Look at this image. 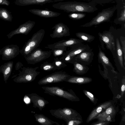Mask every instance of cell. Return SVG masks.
<instances>
[{"label": "cell", "instance_id": "1", "mask_svg": "<svg viewBox=\"0 0 125 125\" xmlns=\"http://www.w3.org/2000/svg\"><path fill=\"white\" fill-rule=\"evenodd\" d=\"M52 6L67 13L76 12L91 13L98 10L95 5L92 4L75 1L59 2L53 4Z\"/></svg>", "mask_w": 125, "mask_h": 125}, {"label": "cell", "instance_id": "2", "mask_svg": "<svg viewBox=\"0 0 125 125\" xmlns=\"http://www.w3.org/2000/svg\"><path fill=\"white\" fill-rule=\"evenodd\" d=\"M42 88L44 91V93L50 95L59 96L73 102L78 101V98L71 90L66 91L57 86H43Z\"/></svg>", "mask_w": 125, "mask_h": 125}, {"label": "cell", "instance_id": "3", "mask_svg": "<svg viewBox=\"0 0 125 125\" xmlns=\"http://www.w3.org/2000/svg\"><path fill=\"white\" fill-rule=\"evenodd\" d=\"M70 50L66 51L59 58L65 63L73 64L75 62V59L77 55L83 51L91 49L89 46L83 43L76 44Z\"/></svg>", "mask_w": 125, "mask_h": 125}, {"label": "cell", "instance_id": "4", "mask_svg": "<svg viewBox=\"0 0 125 125\" xmlns=\"http://www.w3.org/2000/svg\"><path fill=\"white\" fill-rule=\"evenodd\" d=\"M45 31L42 29L35 33L29 39L23 50V53L26 56L36 49L42 41L45 35Z\"/></svg>", "mask_w": 125, "mask_h": 125}, {"label": "cell", "instance_id": "5", "mask_svg": "<svg viewBox=\"0 0 125 125\" xmlns=\"http://www.w3.org/2000/svg\"><path fill=\"white\" fill-rule=\"evenodd\" d=\"M38 67L34 68H24L18 76L13 79V81L16 83H27L34 81L36 77L40 73L37 70Z\"/></svg>", "mask_w": 125, "mask_h": 125}, {"label": "cell", "instance_id": "6", "mask_svg": "<svg viewBox=\"0 0 125 125\" xmlns=\"http://www.w3.org/2000/svg\"><path fill=\"white\" fill-rule=\"evenodd\" d=\"M51 115L55 117L65 121L66 122L73 119H76L78 113L72 108L64 107L57 109H51L49 111Z\"/></svg>", "mask_w": 125, "mask_h": 125}, {"label": "cell", "instance_id": "7", "mask_svg": "<svg viewBox=\"0 0 125 125\" xmlns=\"http://www.w3.org/2000/svg\"><path fill=\"white\" fill-rule=\"evenodd\" d=\"M115 8H109L103 10L99 12L90 21L80 26L82 27H90L109 21L113 15Z\"/></svg>", "mask_w": 125, "mask_h": 125}, {"label": "cell", "instance_id": "8", "mask_svg": "<svg viewBox=\"0 0 125 125\" xmlns=\"http://www.w3.org/2000/svg\"><path fill=\"white\" fill-rule=\"evenodd\" d=\"M70 75L65 71L55 72L41 79L38 82L40 85L65 82Z\"/></svg>", "mask_w": 125, "mask_h": 125}, {"label": "cell", "instance_id": "9", "mask_svg": "<svg viewBox=\"0 0 125 125\" xmlns=\"http://www.w3.org/2000/svg\"><path fill=\"white\" fill-rule=\"evenodd\" d=\"M52 54L51 50L46 51L36 49L27 56L26 59L29 64H34L49 58Z\"/></svg>", "mask_w": 125, "mask_h": 125}, {"label": "cell", "instance_id": "10", "mask_svg": "<svg viewBox=\"0 0 125 125\" xmlns=\"http://www.w3.org/2000/svg\"><path fill=\"white\" fill-rule=\"evenodd\" d=\"M83 42V41L80 39L71 38L67 40H63L52 44L48 45L45 48L51 50L63 47L67 48L68 47L71 48L76 44Z\"/></svg>", "mask_w": 125, "mask_h": 125}, {"label": "cell", "instance_id": "11", "mask_svg": "<svg viewBox=\"0 0 125 125\" xmlns=\"http://www.w3.org/2000/svg\"><path fill=\"white\" fill-rule=\"evenodd\" d=\"M52 29L53 30L50 36L52 38H61L70 35L69 28L66 25L62 22L56 24Z\"/></svg>", "mask_w": 125, "mask_h": 125}, {"label": "cell", "instance_id": "12", "mask_svg": "<svg viewBox=\"0 0 125 125\" xmlns=\"http://www.w3.org/2000/svg\"><path fill=\"white\" fill-rule=\"evenodd\" d=\"M25 96L30 99L33 104V107L38 108L41 111L45 107L46 104L49 103L48 101L36 93L27 94Z\"/></svg>", "mask_w": 125, "mask_h": 125}, {"label": "cell", "instance_id": "13", "mask_svg": "<svg viewBox=\"0 0 125 125\" xmlns=\"http://www.w3.org/2000/svg\"><path fill=\"white\" fill-rule=\"evenodd\" d=\"M94 55L91 49L81 52L78 54L75 59V62L85 65L90 64L92 62Z\"/></svg>", "mask_w": 125, "mask_h": 125}, {"label": "cell", "instance_id": "14", "mask_svg": "<svg viewBox=\"0 0 125 125\" xmlns=\"http://www.w3.org/2000/svg\"><path fill=\"white\" fill-rule=\"evenodd\" d=\"M98 34L100 39L105 43L107 49L110 50H115L114 36L112 32H99Z\"/></svg>", "mask_w": 125, "mask_h": 125}, {"label": "cell", "instance_id": "15", "mask_svg": "<svg viewBox=\"0 0 125 125\" xmlns=\"http://www.w3.org/2000/svg\"><path fill=\"white\" fill-rule=\"evenodd\" d=\"M116 110L112 105L106 109L99 114L95 119H97L99 121H110L115 115Z\"/></svg>", "mask_w": 125, "mask_h": 125}, {"label": "cell", "instance_id": "16", "mask_svg": "<svg viewBox=\"0 0 125 125\" xmlns=\"http://www.w3.org/2000/svg\"><path fill=\"white\" fill-rule=\"evenodd\" d=\"M15 4L20 6L31 5H42L47 3L62 1L64 0H15Z\"/></svg>", "mask_w": 125, "mask_h": 125}, {"label": "cell", "instance_id": "17", "mask_svg": "<svg viewBox=\"0 0 125 125\" xmlns=\"http://www.w3.org/2000/svg\"><path fill=\"white\" fill-rule=\"evenodd\" d=\"M28 11L32 14L42 17L51 18L59 16L61 13L48 10L32 9Z\"/></svg>", "mask_w": 125, "mask_h": 125}, {"label": "cell", "instance_id": "18", "mask_svg": "<svg viewBox=\"0 0 125 125\" xmlns=\"http://www.w3.org/2000/svg\"><path fill=\"white\" fill-rule=\"evenodd\" d=\"M112 105L110 102H105L97 107L92 111L87 118L86 122L88 123L94 119L95 117L99 114L106 109Z\"/></svg>", "mask_w": 125, "mask_h": 125}, {"label": "cell", "instance_id": "19", "mask_svg": "<svg viewBox=\"0 0 125 125\" xmlns=\"http://www.w3.org/2000/svg\"><path fill=\"white\" fill-rule=\"evenodd\" d=\"M35 24L34 21H28L21 25L12 34L22 33L27 34L31 31Z\"/></svg>", "mask_w": 125, "mask_h": 125}, {"label": "cell", "instance_id": "20", "mask_svg": "<svg viewBox=\"0 0 125 125\" xmlns=\"http://www.w3.org/2000/svg\"><path fill=\"white\" fill-rule=\"evenodd\" d=\"M36 121L39 124L42 125H60L59 123L52 121L44 115L35 114L34 115Z\"/></svg>", "mask_w": 125, "mask_h": 125}, {"label": "cell", "instance_id": "21", "mask_svg": "<svg viewBox=\"0 0 125 125\" xmlns=\"http://www.w3.org/2000/svg\"><path fill=\"white\" fill-rule=\"evenodd\" d=\"M92 81V79L88 77L70 76L65 82L71 83L83 84L89 83Z\"/></svg>", "mask_w": 125, "mask_h": 125}, {"label": "cell", "instance_id": "22", "mask_svg": "<svg viewBox=\"0 0 125 125\" xmlns=\"http://www.w3.org/2000/svg\"><path fill=\"white\" fill-rule=\"evenodd\" d=\"M99 52L98 57V60L100 62L103 63L107 66L110 67L112 69V71L113 73H116L115 69L109 60L106 56L104 53L101 50L100 47L99 46Z\"/></svg>", "mask_w": 125, "mask_h": 125}, {"label": "cell", "instance_id": "23", "mask_svg": "<svg viewBox=\"0 0 125 125\" xmlns=\"http://www.w3.org/2000/svg\"><path fill=\"white\" fill-rule=\"evenodd\" d=\"M74 68L73 71L78 74L81 75L86 73L88 71L89 68L86 65L75 62L73 64Z\"/></svg>", "mask_w": 125, "mask_h": 125}, {"label": "cell", "instance_id": "24", "mask_svg": "<svg viewBox=\"0 0 125 125\" xmlns=\"http://www.w3.org/2000/svg\"><path fill=\"white\" fill-rule=\"evenodd\" d=\"M116 44L117 54L118 61L121 67L125 70V67L123 63V53L120 43L118 38H116Z\"/></svg>", "mask_w": 125, "mask_h": 125}, {"label": "cell", "instance_id": "25", "mask_svg": "<svg viewBox=\"0 0 125 125\" xmlns=\"http://www.w3.org/2000/svg\"><path fill=\"white\" fill-rule=\"evenodd\" d=\"M75 35L77 37L84 42H90L95 39L94 36L84 32H77L76 33Z\"/></svg>", "mask_w": 125, "mask_h": 125}, {"label": "cell", "instance_id": "26", "mask_svg": "<svg viewBox=\"0 0 125 125\" xmlns=\"http://www.w3.org/2000/svg\"><path fill=\"white\" fill-rule=\"evenodd\" d=\"M12 18V15L7 10L0 7V18L5 21H10Z\"/></svg>", "mask_w": 125, "mask_h": 125}, {"label": "cell", "instance_id": "27", "mask_svg": "<svg viewBox=\"0 0 125 125\" xmlns=\"http://www.w3.org/2000/svg\"><path fill=\"white\" fill-rule=\"evenodd\" d=\"M40 68L42 70L48 71H55L57 70L56 67L52 62L49 63L47 62H44L42 64Z\"/></svg>", "mask_w": 125, "mask_h": 125}, {"label": "cell", "instance_id": "28", "mask_svg": "<svg viewBox=\"0 0 125 125\" xmlns=\"http://www.w3.org/2000/svg\"><path fill=\"white\" fill-rule=\"evenodd\" d=\"M52 63L54 65L57 69L58 70L64 68L67 66L66 63L57 57L54 59Z\"/></svg>", "mask_w": 125, "mask_h": 125}, {"label": "cell", "instance_id": "29", "mask_svg": "<svg viewBox=\"0 0 125 125\" xmlns=\"http://www.w3.org/2000/svg\"><path fill=\"white\" fill-rule=\"evenodd\" d=\"M67 48L63 47L52 49V53L55 57L62 56L66 51Z\"/></svg>", "mask_w": 125, "mask_h": 125}, {"label": "cell", "instance_id": "30", "mask_svg": "<svg viewBox=\"0 0 125 125\" xmlns=\"http://www.w3.org/2000/svg\"><path fill=\"white\" fill-rule=\"evenodd\" d=\"M85 16V14L83 13H71L68 15L70 18L74 20H80L84 18Z\"/></svg>", "mask_w": 125, "mask_h": 125}, {"label": "cell", "instance_id": "31", "mask_svg": "<svg viewBox=\"0 0 125 125\" xmlns=\"http://www.w3.org/2000/svg\"><path fill=\"white\" fill-rule=\"evenodd\" d=\"M120 40L121 42L122 51L124 60V65L125 66V37L124 36H121L120 37Z\"/></svg>", "mask_w": 125, "mask_h": 125}, {"label": "cell", "instance_id": "32", "mask_svg": "<svg viewBox=\"0 0 125 125\" xmlns=\"http://www.w3.org/2000/svg\"><path fill=\"white\" fill-rule=\"evenodd\" d=\"M79 119V118L70 120L66 122L67 125H78L82 123V121Z\"/></svg>", "mask_w": 125, "mask_h": 125}, {"label": "cell", "instance_id": "33", "mask_svg": "<svg viewBox=\"0 0 125 125\" xmlns=\"http://www.w3.org/2000/svg\"><path fill=\"white\" fill-rule=\"evenodd\" d=\"M83 92L85 95L92 102L94 103L95 101V99L93 94L90 92L86 90H83Z\"/></svg>", "mask_w": 125, "mask_h": 125}, {"label": "cell", "instance_id": "34", "mask_svg": "<svg viewBox=\"0 0 125 125\" xmlns=\"http://www.w3.org/2000/svg\"><path fill=\"white\" fill-rule=\"evenodd\" d=\"M109 121H97L91 124L92 125H107L109 123Z\"/></svg>", "mask_w": 125, "mask_h": 125}, {"label": "cell", "instance_id": "35", "mask_svg": "<svg viewBox=\"0 0 125 125\" xmlns=\"http://www.w3.org/2000/svg\"><path fill=\"white\" fill-rule=\"evenodd\" d=\"M118 20L120 21H125V9L124 8L122 11L120 17Z\"/></svg>", "mask_w": 125, "mask_h": 125}, {"label": "cell", "instance_id": "36", "mask_svg": "<svg viewBox=\"0 0 125 125\" xmlns=\"http://www.w3.org/2000/svg\"><path fill=\"white\" fill-rule=\"evenodd\" d=\"M10 4V2L8 0H0V5L9 6Z\"/></svg>", "mask_w": 125, "mask_h": 125}, {"label": "cell", "instance_id": "37", "mask_svg": "<svg viewBox=\"0 0 125 125\" xmlns=\"http://www.w3.org/2000/svg\"><path fill=\"white\" fill-rule=\"evenodd\" d=\"M123 83L122 85L121 88V96H122L124 94L125 89V82H123Z\"/></svg>", "mask_w": 125, "mask_h": 125}, {"label": "cell", "instance_id": "38", "mask_svg": "<svg viewBox=\"0 0 125 125\" xmlns=\"http://www.w3.org/2000/svg\"><path fill=\"white\" fill-rule=\"evenodd\" d=\"M12 51L11 49H8L5 51V54L7 55H10L11 53H12Z\"/></svg>", "mask_w": 125, "mask_h": 125}, {"label": "cell", "instance_id": "39", "mask_svg": "<svg viewBox=\"0 0 125 125\" xmlns=\"http://www.w3.org/2000/svg\"></svg>", "mask_w": 125, "mask_h": 125}]
</instances>
